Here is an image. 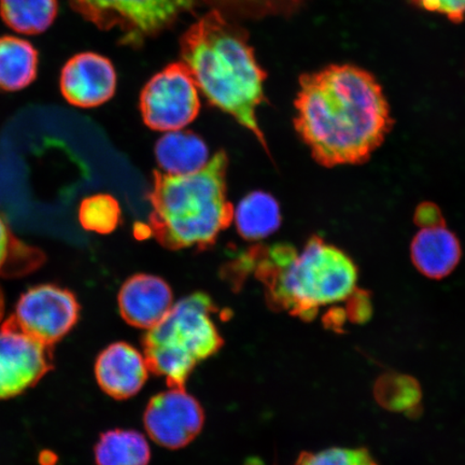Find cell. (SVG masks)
<instances>
[{"mask_svg": "<svg viewBox=\"0 0 465 465\" xmlns=\"http://www.w3.org/2000/svg\"><path fill=\"white\" fill-rule=\"evenodd\" d=\"M294 127L320 165H357L385 142L391 107L374 75L332 65L300 78Z\"/></svg>", "mask_w": 465, "mask_h": 465, "instance_id": "6da1fadb", "label": "cell"}, {"mask_svg": "<svg viewBox=\"0 0 465 465\" xmlns=\"http://www.w3.org/2000/svg\"><path fill=\"white\" fill-rule=\"evenodd\" d=\"M250 272L263 284L271 306L303 319L353 301L358 291L354 262L318 236L312 237L302 252L290 243L254 245L225 269L237 283Z\"/></svg>", "mask_w": 465, "mask_h": 465, "instance_id": "7a4b0ae2", "label": "cell"}, {"mask_svg": "<svg viewBox=\"0 0 465 465\" xmlns=\"http://www.w3.org/2000/svg\"><path fill=\"white\" fill-rule=\"evenodd\" d=\"M183 63L213 106L230 114L267 150L257 109L265 102L267 74L259 65L246 29L213 9L180 40Z\"/></svg>", "mask_w": 465, "mask_h": 465, "instance_id": "3957f363", "label": "cell"}, {"mask_svg": "<svg viewBox=\"0 0 465 465\" xmlns=\"http://www.w3.org/2000/svg\"><path fill=\"white\" fill-rule=\"evenodd\" d=\"M228 155L221 150L200 172L183 176L153 173L149 226L163 247L205 250L229 228L234 208L228 200Z\"/></svg>", "mask_w": 465, "mask_h": 465, "instance_id": "277c9868", "label": "cell"}, {"mask_svg": "<svg viewBox=\"0 0 465 465\" xmlns=\"http://www.w3.org/2000/svg\"><path fill=\"white\" fill-rule=\"evenodd\" d=\"M216 312L212 299L201 292L173 305L144 336L143 356L149 371L164 378L170 388H184L195 366L223 346L213 318Z\"/></svg>", "mask_w": 465, "mask_h": 465, "instance_id": "5b68a950", "label": "cell"}, {"mask_svg": "<svg viewBox=\"0 0 465 465\" xmlns=\"http://www.w3.org/2000/svg\"><path fill=\"white\" fill-rule=\"evenodd\" d=\"M69 5L102 31L119 29L122 45L139 46L193 9L195 0H69Z\"/></svg>", "mask_w": 465, "mask_h": 465, "instance_id": "8992f818", "label": "cell"}, {"mask_svg": "<svg viewBox=\"0 0 465 465\" xmlns=\"http://www.w3.org/2000/svg\"><path fill=\"white\" fill-rule=\"evenodd\" d=\"M80 310L71 290L54 283H40L20 296L14 312L4 323L54 347L77 324Z\"/></svg>", "mask_w": 465, "mask_h": 465, "instance_id": "52a82bcc", "label": "cell"}, {"mask_svg": "<svg viewBox=\"0 0 465 465\" xmlns=\"http://www.w3.org/2000/svg\"><path fill=\"white\" fill-rule=\"evenodd\" d=\"M139 108L144 124L159 132L183 129L200 114L199 91L183 62L172 63L144 85Z\"/></svg>", "mask_w": 465, "mask_h": 465, "instance_id": "ba28073f", "label": "cell"}, {"mask_svg": "<svg viewBox=\"0 0 465 465\" xmlns=\"http://www.w3.org/2000/svg\"><path fill=\"white\" fill-rule=\"evenodd\" d=\"M54 369V347L9 325H0V400L34 388Z\"/></svg>", "mask_w": 465, "mask_h": 465, "instance_id": "9c48e42d", "label": "cell"}, {"mask_svg": "<svg viewBox=\"0 0 465 465\" xmlns=\"http://www.w3.org/2000/svg\"><path fill=\"white\" fill-rule=\"evenodd\" d=\"M203 411L184 388H171L155 395L145 409L143 422L150 438L168 450L187 446L200 434Z\"/></svg>", "mask_w": 465, "mask_h": 465, "instance_id": "30bf717a", "label": "cell"}, {"mask_svg": "<svg viewBox=\"0 0 465 465\" xmlns=\"http://www.w3.org/2000/svg\"><path fill=\"white\" fill-rule=\"evenodd\" d=\"M415 221L420 230L411 242L412 263L429 278L449 276L461 259L458 238L447 228L439 207L431 203L417 208Z\"/></svg>", "mask_w": 465, "mask_h": 465, "instance_id": "8fae6325", "label": "cell"}, {"mask_svg": "<svg viewBox=\"0 0 465 465\" xmlns=\"http://www.w3.org/2000/svg\"><path fill=\"white\" fill-rule=\"evenodd\" d=\"M116 73L109 58L83 52L69 58L60 75V90L66 102L79 108H95L112 100Z\"/></svg>", "mask_w": 465, "mask_h": 465, "instance_id": "7c38bea8", "label": "cell"}, {"mask_svg": "<svg viewBox=\"0 0 465 465\" xmlns=\"http://www.w3.org/2000/svg\"><path fill=\"white\" fill-rule=\"evenodd\" d=\"M173 291L165 281L153 275H134L122 286L118 303L122 318L132 327L150 330L171 311Z\"/></svg>", "mask_w": 465, "mask_h": 465, "instance_id": "4fadbf2b", "label": "cell"}, {"mask_svg": "<svg viewBox=\"0 0 465 465\" xmlns=\"http://www.w3.org/2000/svg\"><path fill=\"white\" fill-rule=\"evenodd\" d=\"M143 354L126 342H114L97 357L95 376L102 391L116 400L134 397L148 380Z\"/></svg>", "mask_w": 465, "mask_h": 465, "instance_id": "5bb4252c", "label": "cell"}, {"mask_svg": "<svg viewBox=\"0 0 465 465\" xmlns=\"http://www.w3.org/2000/svg\"><path fill=\"white\" fill-rule=\"evenodd\" d=\"M155 159L163 173L183 176L200 172L208 164L209 150L195 133L173 131L156 143Z\"/></svg>", "mask_w": 465, "mask_h": 465, "instance_id": "9a60e30c", "label": "cell"}, {"mask_svg": "<svg viewBox=\"0 0 465 465\" xmlns=\"http://www.w3.org/2000/svg\"><path fill=\"white\" fill-rule=\"evenodd\" d=\"M39 52L31 42L17 36L0 37V90L26 89L38 77Z\"/></svg>", "mask_w": 465, "mask_h": 465, "instance_id": "2e32d148", "label": "cell"}, {"mask_svg": "<svg viewBox=\"0 0 465 465\" xmlns=\"http://www.w3.org/2000/svg\"><path fill=\"white\" fill-rule=\"evenodd\" d=\"M234 217L237 231L246 241L264 240L274 234L282 224L278 202L262 191H254L243 197Z\"/></svg>", "mask_w": 465, "mask_h": 465, "instance_id": "e0dca14e", "label": "cell"}, {"mask_svg": "<svg viewBox=\"0 0 465 465\" xmlns=\"http://www.w3.org/2000/svg\"><path fill=\"white\" fill-rule=\"evenodd\" d=\"M58 0H0V17L7 27L25 36H37L54 25Z\"/></svg>", "mask_w": 465, "mask_h": 465, "instance_id": "ac0fdd59", "label": "cell"}, {"mask_svg": "<svg viewBox=\"0 0 465 465\" xmlns=\"http://www.w3.org/2000/svg\"><path fill=\"white\" fill-rule=\"evenodd\" d=\"M151 452L144 436L132 430H114L95 446L97 465H148Z\"/></svg>", "mask_w": 465, "mask_h": 465, "instance_id": "d6986e66", "label": "cell"}, {"mask_svg": "<svg viewBox=\"0 0 465 465\" xmlns=\"http://www.w3.org/2000/svg\"><path fill=\"white\" fill-rule=\"evenodd\" d=\"M122 211L113 195L95 194L80 203L78 219L85 231L106 235L118 228Z\"/></svg>", "mask_w": 465, "mask_h": 465, "instance_id": "ffe728a7", "label": "cell"}, {"mask_svg": "<svg viewBox=\"0 0 465 465\" xmlns=\"http://www.w3.org/2000/svg\"><path fill=\"white\" fill-rule=\"evenodd\" d=\"M224 15L259 17L283 15L298 8L304 0H203Z\"/></svg>", "mask_w": 465, "mask_h": 465, "instance_id": "44dd1931", "label": "cell"}, {"mask_svg": "<svg viewBox=\"0 0 465 465\" xmlns=\"http://www.w3.org/2000/svg\"><path fill=\"white\" fill-rule=\"evenodd\" d=\"M377 398L389 409L407 411L420 401V389L411 378L386 376L378 382Z\"/></svg>", "mask_w": 465, "mask_h": 465, "instance_id": "7402d4cb", "label": "cell"}, {"mask_svg": "<svg viewBox=\"0 0 465 465\" xmlns=\"http://www.w3.org/2000/svg\"><path fill=\"white\" fill-rule=\"evenodd\" d=\"M295 465H377L362 450L330 449L305 453Z\"/></svg>", "mask_w": 465, "mask_h": 465, "instance_id": "603a6c76", "label": "cell"}, {"mask_svg": "<svg viewBox=\"0 0 465 465\" xmlns=\"http://www.w3.org/2000/svg\"><path fill=\"white\" fill-rule=\"evenodd\" d=\"M414 3L432 13L445 15L455 23L461 22L465 16V0H414Z\"/></svg>", "mask_w": 465, "mask_h": 465, "instance_id": "cb8c5ba5", "label": "cell"}, {"mask_svg": "<svg viewBox=\"0 0 465 465\" xmlns=\"http://www.w3.org/2000/svg\"><path fill=\"white\" fill-rule=\"evenodd\" d=\"M15 238L16 236L11 231L7 221L0 214V277L2 278Z\"/></svg>", "mask_w": 465, "mask_h": 465, "instance_id": "d4e9b609", "label": "cell"}, {"mask_svg": "<svg viewBox=\"0 0 465 465\" xmlns=\"http://www.w3.org/2000/svg\"><path fill=\"white\" fill-rule=\"evenodd\" d=\"M5 311V296L2 287H0V322H2Z\"/></svg>", "mask_w": 465, "mask_h": 465, "instance_id": "484cf974", "label": "cell"}]
</instances>
